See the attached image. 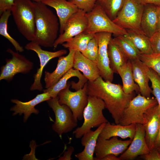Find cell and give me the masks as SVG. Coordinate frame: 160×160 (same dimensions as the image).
Instances as JSON below:
<instances>
[{
	"mask_svg": "<svg viewBox=\"0 0 160 160\" xmlns=\"http://www.w3.org/2000/svg\"><path fill=\"white\" fill-rule=\"evenodd\" d=\"M87 84V95L102 99L115 124H119L125 109L135 97V92L127 94L121 85L105 81L101 76L93 81H88Z\"/></svg>",
	"mask_w": 160,
	"mask_h": 160,
	"instance_id": "6da1fadb",
	"label": "cell"
},
{
	"mask_svg": "<svg viewBox=\"0 0 160 160\" xmlns=\"http://www.w3.org/2000/svg\"><path fill=\"white\" fill-rule=\"evenodd\" d=\"M33 4L36 33L33 41L45 47H53L59 32L58 18L42 2H34Z\"/></svg>",
	"mask_w": 160,
	"mask_h": 160,
	"instance_id": "7a4b0ae2",
	"label": "cell"
},
{
	"mask_svg": "<svg viewBox=\"0 0 160 160\" xmlns=\"http://www.w3.org/2000/svg\"><path fill=\"white\" fill-rule=\"evenodd\" d=\"M11 12L19 32L27 40L33 41L36 33L33 2L31 0H15Z\"/></svg>",
	"mask_w": 160,
	"mask_h": 160,
	"instance_id": "3957f363",
	"label": "cell"
},
{
	"mask_svg": "<svg viewBox=\"0 0 160 160\" xmlns=\"http://www.w3.org/2000/svg\"><path fill=\"white\" fill-rule=\"evenodd\" d=\"M105 108V103L102 99L88 95L87 104L83 112V124L73 132L76 138H81L91 128L98 127L102 124L108 122L103 113Z\"/></svg>",
	"mask_w": 160,
	"mask_h": 160,
	"instance_id": "277c9868",
	"label": "cell"
},
{
	"mask_svg": "<svg viewBox=\"0 0 160 160\" xmlns=\"http://www.w3.org/2000/svg\"><path fill=\"white\" fill-rule=\"evenodd\" d=\"M86 16L88 22L87 27L84 31L86 33L107 32L116 36L127 34L126 30L115 24L97 2L92 10L86 13Z\"/></svg>",
	"mask_w": 160,
	"mask_h": 160,
	"instance_id": "5b68a950",
	"label": "cell"
},
{
	"mask_svg": "<svg viewBox=\"0 0 160 160\" xmlns=\"http://www.w3.org/2000/svg\"><path fill=\"white\" fill-rule=\"evenodd\" d=\"M157 104L156 100L153 97H146L139 93L129 102L119 124L123 125L143 124L145 113L148 109Z\"/></svg>",
	"mask_w": 160,
	"mask_h": 160,
	"instance_id": "8992f818",
	"label": "cell"
},
{
	"mask_svg": "<svg viewBox=\"0 0 160 160\" xmlns=\"http://www.w3.org/2000/svg\"><path fill=\"white\" fill-rule=\"evenodd\" d=\"M71 82L68 81L66 87L58 93V102L61 105L68 106L72 111L77 122L83 119L84 110L87 104L88 95L87 92V83L82 88L72 92L69 89Z\"/></svg>",
	"mask_w": 160,
	"mask_h": 160,
	"instance_id": "52a82bcc",
	"label": "cell"
},
{
	"mask_svg": "<svg viewBox=\"0 0 160 160\" xmlns=\"http://www.w3.org/2000/svg\"><path fill=\"white\" fill-rule=\"evenodd\" d=\"M58 99L57 96L47 101L55 116V121L52 126V129L61 138L63 134L72 131L78 124L69 108L65 105L60 104Z\"/></svg>",
	"mask_w": 160,
	"mask_h": 160,
	"instance_id": "ba28073f",
	"label": "cell"
},
{
	"mask_svg": "<svg viewBox=\"0 0 160 160\" xmlns=\"http://www.w3.org/2000/svg\"><path fill=\"white\" fill-rule=\"evenodd\" d=\"M144 6L136 0H125L122 8L113 21L125 29L141 30L140 23Z\"/></svg>",
	"mask_w": 160,
	"mask_h": 160,
	"instance_id": "9c48e42d",
	"label": "cell"
},
{
	"mask_svg": "<svg viewBox=\"0 0 160 160\" xmlns=\"http://www.w3.org/2000/svg\"><path fill=\"white\" fill-rule=\"evenodd\" d=\"M6 51L12 56L11 58L6 59V63L1 67L0 80L11 81L17 74L29 73L33 68V63L24 56L8 48Z\"/></svg>",
	"mask_w": 160,
	"mask_h": 160,
	"instance_id": "30bf717a",
	"label": "cell"
},
{
	"mask_svg": "<svg viewBox=\"0 0 160 160\" xmlns=\"http://www.w3.org/2000/svg\"><path fill=\"white\" fill-rule=\"evenodd\" d=\"M41 46L36 43L31 41L27 44L25 47L27 50L35 52L40 60V67L34 76V82L30 87V90L31 91L36 90L41 91L43 89L41 79L43 69L48 62L53 58L59 57L67 53V50L64 49H60L55 52L45 50L42 49Z\"/></svg>",
	"mask_w": 160,
	"mask_h": 160,
	"instance_id": "8fae6325",
	"label": "cell"
},
{
	"mask_svg": "<svg viewBox=\"0 0 160 160\" xmlns=\"http://www.w3.org/2000/svg\"><path fill=\"white\" fill-rule=\"evenodd\" d=\"M112 33L107 32H99L95 33L98 46L97 64L100 76L106 81L112 82L114 73L110 68L108 52V47L112 38Z\"/></svg>",
	"mask_w": 160,
	"mask_h": 160,
	"instance_id": "7c38bea8",
	"label": "cell"
},
{
	"mask_svg": "<svg viewBox=\"0 0 160 160\" xmlns=\"http://www.w3.org/2000/svg\"><path fill=\"white\" fill-rule=\"evenodd\" d=\"M86 13L79 9L70 18L66 23L63 32L59 35L55 41L53 46L54 48L85 31L88 23Z\"/></svg>",
	"mask_w": 160,
	"mask_h": 160,
	"instance_id": "4fadbf2b",
	"label": "cell"
},
{
	"mask_svg": "<svg viewBox=\"0 0 160 160\" xmlns=\"http://www.w3.org/2000/svg\"><path fill=\"white\" fill-rule=\"evenodd\" d=\"M130 139L123 140L118 137H113L109 139H102L98 138L95 153L94 160H101L105 156L113 154L117 156L123 153L131 143Z\"/></svg>",
	"mask_w": 160,
	"mask_h": 160,
	"instance_id": "5bb4252c",
	"label": "cell"
},
{
	"mask_svg": "<svg viewBox=\"0 0 160 160\" xmlns=\"http://www.w3.org/2000/svg\"><path fill=\"white\" fill-rule=\"evenodd\" d=\"M142 125L145 132L146 142L150 150L154 148L160 127V108L158 104L145 112Z\"/></svg>",
	"mask_w": 160,
	"mask_h": 160,
	"instance_id": "9a60e30c",
	"label": "cell"
},
{
	"mask_svg": "<svg viewBox=\"0 0 160 160\" xmlns=\"http://www.w3.org/2000/svg\"><path fill=\"white\" fill-rule=\"evenodd\" d=\"M149 149L145 139V132L143 125L136 124L134 137L127 149L119 157L120 160H132L136 157L147 154Z\"/></svg>",
	"mask_w": 160,
	"mask_h": 160,
	"instance_id": "2e32d148",
	"label": "cell"
},
{
	"mask_svg": "<svg viewBox=\"0 0 160 160\" xmlns=\"http://www.w3.org/2000/svg\"><path fill=\"white\" fill-rule=\"evenodd\" d=\"M68 55L59 57L55 69L52 72H45V87L49 88L55 84L69 70L73 68L75 51L69 49Z\"/></svg>",
	"mask_w": 160,
	"mask_h": 160,
	"instance_id": "e0dca14e",
	"label": "cell"
},
{
	"mask_svg": "<svg viewBox=\"0 0 160 160\" xmlns=\"http://www.w3.org/2000/svg\"><path fill=\"white\" fill-rule=\"evenodd\" d=\"M41 2L55 10L60 23V34L63 32L70 18L79 9L68 0H43Z\"/></svg>",
	"mask_w": 160,
	"mask_h": 160,
	"instance_id": "ac0fdd59",
	"label": "cell"
},
{
	"mask_svg": "<svg viewBox=\"0 0 160 160\" xmlns=\"http://www.w3.org/2000/svg\"><path fill=\"white\" fill-rule=\"evenodd\" d=\"M51 98L48 92H44L38 95L34 98L27 102L12 99L11 100V102L15 105L10 108V110L14 111L12 113L13 116L17 114L21 115L23 114V121L25 122L32 113L38 114L39 113V111L35 108L36 105Z\"/></svg>",
	"mask_w": 160,
	"mask_h": 160,
	"instance_id": "d6986e66",
	"label": "cell"
},
{
	"mask_svg": "<svg viewBox=\"0 0 160 160\" xmlns=\"http://www.w3.org/2000/svg\"><path fill=\"white\" fill-rule=\"evenodd\" d=\"M73 77H76L79 79L77 83L74 81L71 82V88L76 91L82 88L85 84L88 81V79L78 70L72 68L66 73L54 85L44 89V92H48L52 98L57 96L58 93L66 87L68 80Z\"/></svg>",
	"mask_w": 160,
	"mask_h": 160,
	"instance_id": "ffe728a7",
	"label": "cell"
},
{
	"mask_svg": "<svg viewBox=\"0 0 160 160\" xmlns=\"http://www.w3.org/2000/svg\"><path fill=\"white\" fill-rule=\"evenodd\" d=\"M131 61L134 80L139 87L140 93L146 97H151L152 90L149 85L150 79L147 72L148 67L140 59Z\"/></svg>",
	"mask_w": 160,
	"mask_h": 160,
	"instance_id": "44dd1931",
	"label": "cell"
},
{
	"mask_svg": "<svg viewBox=\"0 0 160 160\" xmlns=\"http://www.w3.org/2000/svg\"><path fill=\"white\" fill-rule=\"evenodd\" d=\"M106 123L101 124L95 131L90 130L82 137L81 143L84 148L82 151L75 155L79 160H94L93 155L97 140Z\"/></svg>",
	"mask_w": 160,
	"mask_h": 160,
	"instance_id": "7402d4cb",
	"label": "cell"
},
{
	"mask_svg": "<svg viewBox=\"0 0 160 160\" xmlns=\"http://www.w3.org/2000/svg\"><path fill=\"white\" fill-rule=\"evenodd\" d=\"M136 124L123 125L120 124H113L109 122L105 123L98 138L109 139L113 137H119L124 139L129 138L133 139L136 130Z\"/></svg>",
	"mask_w": 160,
	"mask_h": 160,
	"instance_id": "603a6c76",
	"label": "cell"
},
{
	"mask_svg": "<svg viewBox=\"0 0 160 160\" xmlns=\"http://www.w3.org/2000/svg\"><path fill=\"white\" fill-rule=\"evenodd\" d=\"M73 68L80 71L90 81H92L100 76L97 64L84 56L81 52L76 51Z\"/></svg>",
	"mask_w": 160,
	"mask_h": 160,
	"instance_id": "cb8c5ba5",
	"label": "cell"
},
{
	"mask_svg": "<svg viewBox=\"0 0 160 160\" xmlns=\"http://www.w3.org/2000/svg\"><path fill=\"white\" fill-rule=\"evenodd\" d=\"M157 6L153 4L145 5L141 19V29L150 38L157 31Z\"/></svg>",
	"mask_w": 160,
	"mask_h": 160,
	"instance_id": "d4e9b609",
	"label": "cell"
},
{
	"mask_svg": "<svg viewBox=\"0 0 160 160\" xmlns=\"http://www.w3.org/2000/svg\"><path fill=\"white\" fill-rule=\"evenodd\" d=\"M126 30L127 34L124 36L141 53L146 55L153 53L150 38L141 30Z\"/></svg>",
	"mask_w": 160,
	"mask_h": 160,
	"instance_id": "484cf974",
	"label": "cell"
},
{
	"mask_svg": "<svg viewBox=\"0 0 160 160\" xmlns=\"http://www.w3.org/2000/svg\"><path fill=\"white\" fill-rule=\"evenodd\" d=\"M118 74L121 79L123 89L125 93L129 94L135 92L137 93H140L139 87L134 80L131 60H128L121 67Z\"/></svg>",
	"mask_w": 160,
	"mask_h": 160,
	"instance_id": "4316f807",
	"label": "cell"
},
{
	"mask_svg": "<svg viewBox=\"0 0 160 160\" xmlns=\"http://www.w3.org/2000/svg\"><path fill=\"white\" fill-rule=\"evenodd\" d=\"M108 52L110 68L114 73L118 74L119 69L128 60L112 38L108 45Z\"/></svg>",
	"mask_w": 160,
	"mask_h": 160,
	"instance_id": "83f0119b",
	"label": "cell"
},
{
	"mask_svg": "<svg viewBox=\"0 0 160 160\" xmlns=\"http://www.w3.org/2000/svg\"><path fill=\"white\" fill-rule=\"evenodd\" d=\"M128 60L140 59L141 53L124 35H119L113 38Z\"/></svg>",
	"mask_w": 160,
	"mask_h": 160,
	"instance_id": "f1b7e54d",
	"label": "cell"
},
{
	"mask_svg": "<svg viewBox=\"0 0 160 160\" xmlns=\"http://www.w3.org/2000/svg\"><path fill=\"white\" fill-rule=\"evenodd\" d=\"M95 34L94 33L84 32L63 43L62 45L68 49L81 52L86 49L89 42Z\"/></svg>",
	"mask_w": 160,
	"mask_h": 160,
	"instance_id": "f546056e",
	"label": "cell"
},
{
	"mask_svg": "<svg viewBox=\"0 0 160 160\" xmlns=\"http://www.w3.org/2000/svg\"><path fill=\"white\" fill-rule=\"evenodd\" d=\"M12 14L10 10L4 12L0 15V34L7 39L13 45L17 52H21L24 49L19 43L12 38L7 31V23L9 18Z\"/></svg>",
	"mask_w": 160,
	"mask_h": 160,
	"instance_id": "4dcf8cb0",
	"label": "cell"
},
{
	"mask_svg": "<svg viewBox=\"0 0 160 160\" xmlns=\"http://www.w3.org/2000/svg\"><path fill=\"white\" fill-rule=\"evenodd\" d=\"M125 0H97L108 17L112 20L122 8Z\"/></svg>",
	"mask_w": 160,
	"mask_h": 160,
	"instance_id": "1f68e13d",
	"label": "cell"
},
{
	"mask_svg": "<svg viewBox=\"0 0 160 160\" xmlns=\"http://www.w3.org/2000/svg\"><path fill=\"white\" fill-rule=\"evenodd\" d=\"M140 59L148 67L160 76V54L146 55L141 53Z\"/></svg>",
	"mask_w": 160,
	"mask_h": 160,
	"instance_id": "d6a6232c",
	"label": "cell"
},
{
	"mask_svg": "<svg viewBox=\"0 0 160 160\" xmlns=\"http://www.w3.org/2000/svg\"><path fill=\"white\" fill-rule=\"evenodd\" d=\"M147 72L151 83L152 94L160 108V76L153 70L148 67Z\"/></svg>",
	"mask_w": 160,
	"mask_h": 160,
	"instance_id": "836d02e7",
	"label": "cell"
},
{
	"mask_svg": "<svg viewBox=\"0 0 160 160\" xmlns=\"http://www.w3.org/2000/svg\"><path fill=\"white\" fill-rule=\"evenodd\" d=\"M98 50V41L95 34L89 42L86 49L81 53L86 57L97 63Z\"/></svg>",
	"mask_w": 160,
	"mask_h": 160,
	"instance_id": "e575fe53",
	"label": "cell"
},
{
	"mask_svg": "<svg viewBox=\"0 0 160 160\" xmlns=\"http://www.w3.org/2000/svg\"><path fill=\"white\" fill-rule=\"evenodd\" d=\"M79 9L87 13L91 11L94 7L97 0H69Z\"/></svg>",
	"mask_w": 160,
	"mask_h": 160,
	"instance_id": "d590c367",
	"label": "cell"
},
{
	"mask_svg": "<svg viewBox=\"0 0 160 160\" xmlns=\"http://www.w3.org/2000/svg\"><path fill=\"white\" fill-rule=\"evenodd\" d=\"M150 40L154 53L160 54V31L156 32Z\"/></svg>",
	"mask_w": 160,
	"mask_h": 160,
	"instance_id": "8d00e7d4",
	"label": "cell"
},
{
	"mask_svg": "<svg viewBox=\"0 0 160 160\" xmlns=\"http://www.w3.org/2000/svg\"><path fill=\"white\" fill-rule=\"evenodd\" d=\"M140 157L145 160H160V154L158 149L154 148L149 153L140 156Z\"/></svg>",
	"mask_w": 160,
	"mask_h": 160,
	"instance_id": "74e56055",
	"label": "cell"
},
{
	"mask_svg": "<svg viewBox=\"0 0 160 160\" xmlns=\"http://www.w3.org/2000/svg\"><path fill=\"white\" fill-rule=\"evenodd\" d=\"M15 0H0V15L4 11L11 9Z\"/></svg>",
	"mask_w": 160,
	"mask_h": 160,
	"instance_id": "f35d334b",
	"label": "cell"
},
{
	"mask_svg": "<svg viewBox=\"0 0 160 160\" xmlns=\"http://www.w3.org/2000/svg\"><path fill=\"white\" fill-rule=\"evenodd\" d=\"M74 150L73 147L70 146L68 148L67 151L64 154L63 156L60 157L59 160H70L72 159L71 156Z\"/></svg>",
	"mask_w": 160,
	"mask_h": 160,
	"instance_id": "ab89813d",
	"label": "cell"
},
{
	"mask_svg": "<svg viewBox=\"0 0 160 160\" xmlns=\"http://www.w3.org/2000/svg\"><path fill=\"white\" fill-rule=\"evenodd\" d=\"M139 3L144 5L153 4L157 6H160V0H136Z\"/></svg>",
	"mask_w": 160,
	"mask_h": 160,
	"instance_id": "60d3db41",
	"label": "cell"
},
{
	"mask_svg": "<svg viewBox=\"0 0 160 160\" xmlns=\"http://www.w3.org/2000/svg\"><path fill=\"white\" fill-rule=\"evenodd\" d=\"M101 160H120L119 157L113 154L107 155L103 158Z\"/></svg>",
	"mask_w": 160,
	"mask_h": 160,
	"instance_id": "b9f144b4",
	"label": "cell"
},
{
	"mask_svg": "<svg viewBox=\"0 0 160 160\" xmlns=\"http://www.w3.org/2000/svg\"><path fill=\"white\" fill-rule=\"evenodd\" d=\"M157 31H160V6H157Z\"/></svg>",
	"mask_w": 160,
	"mask_h": 160,
	"instance_id": "7bdbcfd3",
	"label": "cell"
},
{
	"mask_svg": "<svg viewBox=\"0 0 160 160\" xmlns=\"http://www.w3.org/2000/svg\"><path fill=\"white\" fill-rule=\"evenodd\" d=\"M160 146V127L154 145V148L158 149Z\"/></svg>",
	"mask_w": 160,
	"mask_h": 160,
	"instance_id": "ee69618b",
	"label": "cell"
},
{
	"mask_svg": "<svg viewBox=\"0 0 160 160\" xmlns=\"http://www.w3.org/2000/svg\"><path fill=\"white\" fill-rule=\"evenodd\" d=\"M31 1H33L35 2H41L43 0H31Z\"/></svg>",
	"mask_w": 160,
	"mask_h": 160,
	"instance_id": "f6af8a7d",
	"label": "cell"
},
{
	"mask_svg": "<svg viewBox=\"0 0 160 160\" xmlns=\"http://www.w3.org/2000/svg\"><path fill=\"white\" fill-rule=\"evenodd\" d=\"M158 151L160 154V146L157 149Z\"/></svg>",
	"mask_w": 160,
	"mask_h": 160,
	"instance_id": "bcb514c9",
	"label": "cell"
}]
</instances>
